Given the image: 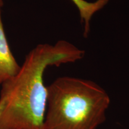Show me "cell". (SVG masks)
<instances>
[{
  "label": "cell",
  "mask_w": 129,
  "mask_h": 129,
  "mask_svg": "<svg viewBox=\"0 0 129 129\" xmlns=\"http://www.w3.org/2000/svg\"><path fill=\"white\" fill-rule=\"evenodd\" d=\"M20 68L8 44L0 11V84L15 76Z\"/></svg>",
  "instance_id": "3957f363"
},
{
  "label": "cell",
  "mask_w": 129,
  "mask_h": 129,
  "mask_svg": "<svg viewBox=\"0 0 129 129\" xmlns=\"http://www.w3.org/2000/svg\"><path fill=\"white\" fill-rule=\"evenodd\" d=\"M84 56V51L64 40L39 44L30 51L18 73L1 84L0 129H43L47 99L45 70L75 62Z\"/></svg>",
  "instance_id": "6da1fadb"
},
{
  "label": "cell",
  "mask_w": 129,
  "mask_h": 129,
  "mask_svg": "<svg viewBox=\"0 0 129 129\" xmlns=\"http://www.w3.org/2000/svg\"><path fill=\"white\" fill-rule=\"evenodd\" d=\"M47 88L43 129H97L105 121L110 98L92 81L62 77Z\"/></svg>",
  "instance_id": "7a4b0ae2"
},
{
  "label": "cell",
  "mask_w": 129,
  "mask_h": 129,
  "mask_svg": "<svg viewBox=\"0 0 129 129\" xmlns=\"http://www.w3.org/2000/svg\"><path fill=\"white\" fill-rule=\"evenodd\" d=\"M4 5V1L3 0H0V11H1V8Z\"/></svg>",
  "instance_id": "8992f818"
},
{
  "label": "cell",
  "mask_w": 129,
  "mask_h": 129,
  "mask_svg": "<svg viewBox=\"0 0 129 129\" xmlns=\"http://www.w3.org/2000/svg\"><path fill=\"white\" fill-rule=\"evenodd\" d=\"M3 102L1 101V100H0V117H1V114L3 111Z\"/></svg>",
  "instance_id": "5b68a950"
},
{
  "label": "cell",
  "mask_w": 129,
  "mask_h": 129,
  "mask_svg": "<svg viewBox=\"0 0 129 129\" xmlns=\"http://www.w3.org/2000/svg\"><path fill=\"white\" fill-rule=\"evenodd\" d=\"M76 6L80 13L82 23L84 24V35L87 37L89 33L90 22L93 16L103 9L109 0H96L94 2H88L85 0H71Z\"/></svg>",
  "instance_id": "277c9868"
}]
</instances>
